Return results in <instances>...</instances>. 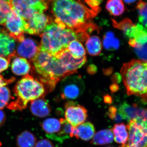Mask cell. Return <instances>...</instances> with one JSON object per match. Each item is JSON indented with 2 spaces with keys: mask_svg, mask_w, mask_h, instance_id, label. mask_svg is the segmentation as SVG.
<instances>
[{
  "mask_svg": "<svg viewBox=\"0 0 147 147\" xmlns=\"http://www.w3.org/2000/svg\"><path fill=\"white\" fill-rule=\"evenodd\" d=\"M54 22L63 28L73 30L90 36L98 30L97 26L91 22L101 9H92L84 5L80 0H50Z\"/></svg>",
  "mask_w": 147,
  "mask_h": 147,
  "instance_id": "1",
  "label": "cell"
},
{
  "mask_svg": "<svg viewBox=\"0 0 147 147\" xmlns=\"http://www.w3.org/2000/svg\"><path fill=\"white\" fill-rule=\"evenodd\" d=\"M32 72L45 87L47 92H52L57 84L66 76L72 75L54 55L40 50L30 61Z\"/></svg>",
  "mask_w": 147,
  "mask_h": 147,
  "instance_id": "2",
  "label": "cell"
},
{
  "mask_svg": "<svg viewBox=\"0 0 147 147\" xmlns=\"http://www.w3.org/2000/svg\"><path fill=\"white\" fill-rule=\"evenodd\" d=\"M121 75L127 92L147 100V61L133 59L124 64Z\"/></svg>",
  "mask_w": 147,
  "mask_h": 147,
  "instance_id": "3",
  "label": "cell"
},
{
  "mask_svg": "<svg viewBox=\"0 0 147 147\" xmlns=\"http://www.w3.org/2000/svg\"><path fill=\"white\" fill-rule=\"evenodd\" d=\"M40 36L41 41L39 50L54 56L67 49L71 41L77 39L76 31L71 29L63 28L52 19Z\"/></svg>",
  "mask_w": 147,
  "mask_h": 147,
  "instance_id": "4",
  "label": "cell"
},
{
  "mask_svg": "<svg viewBox=\"0 0 147 147\" xmlns=\"http://www.w3.org/2000/svg\"><path fill=\"white\" fill-rule=\"evenodd\" d=\"M13 91L16 99L11 102L7 108L11 110H19L26 108L30 101L43 98L47 92L41 82L29 74L16 83Z\"/></svg>",
  "mask_w": 147,
  "mask_h": 147,
  "instance_id": "5",
  "label": "cell"
},
{
  "mask_svg": "<svg viewBox=\"0 0 147 147\" xmlns=\"http://www.w3.org/2000/svg\"><path fill=\"white\" fill-rule=\"evenodd\" d=\"M128 137L119 147H147V120L138 118L131 120L127 126Z\"/></svg>",
  "mask_w": 147,
  "mask_h": 147,
  "instance_id": "6",
  "label": "cell"
},
{
  "mask_svg": "<svg viewBox=\"0 0 147 147\" xmlns=\"http://www.w3.org/2000/svg\"><path fill=\"white\" fill-rule=\"evenodd\" d=\"M50 3V0H11V8L25 20L37 13L45 12Z\"/></svg>",
  "mask_w": 147,
  "mask_h": 147,
  "instance_id": "7",
  "label": "cell"
},
{
  "mask_svg": "<svg viewBox=\"0 0 147 147\" xmlns=\"http://www.w3.org/2000/svg\"><path fill=\"white\" fill-rule=\"evenodd\" d=\"M26 21L11 8L7 16L4 30L14 40L21 42L25 39Z\"/></svg>",
  "mask_w": 147,
  "mask_h": 147,
  "instance_id": "8",
  "label": "cell"
},
{
  "mask_svg": "<svg viewBox=\"0 0 147 147\" xmlns=\"http://www.w3.org/2000/svg\"><path fill=\"white\" fill-rule=\"evenodd\" d=\"M85 88V84L80 75L66 76L61 83V96L63 99H76L82 95Z\"/></svg>",
  "mask_w": 147,
  "mask_h": 147,
  "instance_id": "9",
  "label": "cell"
},
{
  "mask_svg": "<svg viewBox=\"0 0 147 147\" xmlns=\"http://www.w3.org/2000/svg\"><path fill=\"white\" fill-rule=\"evenodd\" d=\"M65 120L73 127L84 123L88 117V111L82 105L73 101L67 102L65 105Z\"/></svg>",
  "mask_w": 147,
  "mask_h": 147,
  "instance_id": "10",
  "label": "cell"
},
{
  "mask_svg": "<svg viewBox=\"0 0 147 147\" xmlns=\"http://www.w3.org/2000/svg\"><path fill=\"white\" fill-rule=\"evenodd\" d=\"M51 19L45 13H37L26 20L27 25L25 33L39 35L43 32Z\"/></svg>",
  "mask_w": 147,
  "mask_h": 147,
  "instance_id": "11",
  "label": "cell"
},
{
  "mask_svg": "<svg viewBox=\"0 0 147 147\" xmlns=\"http://www.w3.org/2000/svg\"><path fill=\"white\" fill-rule=\"evenodd\" d=\"M62 65L72 74L77 72V69L82 67L86 62V56L79 58L74 57L67 48L55 56Z\"/></svg>",
  "mask_w": 147,
  "mask_h": 147,
  "instance_id": "12",
  "label": "cell"
},
{
  "mask_svg": "<svg viewBox=\"0 0 147 147\" xmlns=\"http://www.w3.org/2000/svg\"><path fill=\"white\" fill-rule=\"evenodd\" d=\"M39 51V45L34 40L27 38L20 42L16 51V55L22 57L32 60Z\"/></svg>",
  "mask_w": 147,
  "mask_h": 147,
  "instance_id": "13",
  "label": "cell"
},
{
  "mask_svg": "<svg viewBox=\"0 0 147 147\" xmlns=\"http://www.w3.org/2000/svg\"><path fill=\"white\" fill-rule=\"evenodd\" d=\"M118 111L123 119L129 122L138 118L147 120V110L139 109L135 105H130L126 102H124L120 105Z\"/></svg>",
  "mask_w": 147,
  "mask_h": 147,
  "instance_id": "14",
  "label": "cell"
},
{
  "mask_svg": "<svg viewBox=\"0 0 147 147\" xmlns=\"http://www.w3.org/2000/svg\"><path fill=\"white\" fill-rule=\"evenodd\" d=\"M16 53L14 40L4 30L0 31V56L7 57Z\"/></svg>",
  "mask_w": 147,
  "mask_h": 147,
  "instance_id": "15",
  "label": "cell"
},
{
  "mask_svg": "<svg viewBox=\"0 0 147 147\" xmlns=\"http://www.w3.org/2000/svg\"><path fill=\"white\" fill-rule=\"evenodd\" d=\"M30 110L34 115L39 118L47 117L51 113L50 105L43 98H40L32 101Z\"/></svg>",
  "mask_w": 147,
  "mask_h": 147,
  "instance_id": "16",
  "label": "cell"
},
{
  "mask_svg": "<svg viewBox=\"0 0 147 147\" xmlns=\"http://www.w3.org/2000/svg\"><path fill=\"white\" fill-rule=\"evenodd\" d=\"M95 131L94 127L91 123L84 122L74 127L73 137L77 139H80L84 141H88L93 137Z\"/></svg>",
  "mask_w": 147,
  "mask_h": 147,
  "instance_id": "17",
  "label": "cell"
},
{
  "mask_svg": "<svg viewBox=\"0 0 147 147\" xmlns=\"http://www.w3.org/2000/svg\"><path fill=\"white\" fill-rule=\"evenodd\" d=\"M41 125L42 129L46 133V136L53 140H54L61 129V124L60 121L53 118L45 120Z\"/></svg>",
  "mask_w": 147,
  "mask_h": 147,
  "instance_id": "18",
  "label": "cell"
},
{
  "mask_svg": "<svg viewBox=\"0 0 147 147\" xmlns=\"http://www.w3.org/2000/svg\"><path fill=\"white\" fill-rule=\"evenodd\" d=\"M11 68L14 74L21 76L27 75L30 70L31 66L25 58L17 57L13 60Z\"/></svg>",
  "mask_w": 147,
  "mask_h": 147,
  "instance_id": "19",
  "label": "cell"
},
{
  "mask_svg": "<svg viewBox=\"0 0 147 147\" xmlns=\"http://www.w3.org/2000/svg\"><path fill=\"white\" fill-rule=\"evenodd\" d=\"M114 135L111 129H105L97 132L93 137L91 144L95 145H103L113 142Z\"/></svg>",
  "mask_w": 147,
  "mask_h": 147,
  "instance_id": "20",
  "label": "cell"
},
{
  "mask_svg": "<svg viewBox=\"0 0 147 147\" xmlns=\"http://www.w3.org/2000/svg\"><path fill=\"white\" fill-rule=\"evenodd\" d=\"M86 47L87 53L92 56H98L102 50V44L99 37L93 35L86 40Z\"/></svg>",
  "mask_w": 147,
  "mask_h": 147,
  "instance_id": "21",
  "label": "cell"
},
{
  "mask_svg": "<svg viewBox=\"0 0 147 147\" xmlns=\"http://www.w3.org/2000/svg\"><path fill=\"white\" fill-rule=\"evenodd\" d=\"M59 121L61 124V129L54 140L62 142L66 139L73 137V133L74 127L65 119H60Z\"/></svg>",
  "mask_w": 147,
  "mask_h": 147,
  "instance_id": "22",
  "label": "cell"
},
{
  "mask_svg": "<svg viewBox=\"0 0 147 147\" xmlns=\"http://www.w3.org/2000/svg\"><path fill=\"white\" fill-rule=\"evenodd\" d=\"M112 131L116 143L122 145L126 143L128 139V132L127 127L124 124L122 123L115 125Z\"/></svg>",
  "mask_w": 147,
  "mask_h": 147,
  "instance_id": "23",
  "label": "cell"
},
{
  "mask_svg": "<svg viewBox=\"0 0 147 147\" xmlns=\"http://www.w3.org/2000/svg\"><path fill=\"white\" fill-rule=\"evenodd\" d=\"M36 143V137L28 131L21 132L16 139V144L18 147H34Z\"/></svg>",
  "mask_w": 147,
  "mask_h": 147,
  "instance_id": "24",
  "label": "cell"
},
{
  "mask_svg": "<svg viewBox=\"0 0 147 147\" xmlns=\"http://www.w3.org/2000/svg\"><path fill=\"white\" fill-rule=\"evenodd\" d=\"M106 8L110 14L115 16L122 15L125 10L122 0H108Z\"/></svg>",
  "mask_w": 147,
  "mask_h": 147,
  "instance_id": "25",
  "label": "cell"
},
{
  "mask_svg": "<svg viewBox=\"0 0 147 147\" xmlns=\"http://www.w3.org/2000/svg\"><path fill=\"white\" fill-rule=\"evenodd\" d=\"M103 45L106 50L115 51L118 50L119 47V40L113 32H108L103 36Z\"/></svg>",
  "mask_w": 147,
  "mask_h": 147,
  "instance_id": "26",
  "label": "cell"
},
{
  "mask_svg": "<svg viewBox=\"0 0 147 147\" xmlns=\"http://www.w3.org/2000/svg\"><path fill=\"white\" fill-rule=\"evenodd\" d=\"M67 49L75 58H79L86 56L85 48L81 42L77 40H74L69 42Z\"/></svg>",
  "mask_w": 147,
  "mask_h": 147,
  "instance_id": "27",
  "label": "cell"
},
{
  "mask_svg": "<svg viewBox=\"0 0 147 147\" xmlns=\"http://www.w3.org/2000/svg\"><path fill=\"white\" fill-rule=\"evenodd\" d=\"M137 9L139 14V24L147 29V2L139 0Z\"/></svg>",
  "mask_w": 147,
  "mask_h": 147,
  "instance_id": "28",
  "label": "cell"
},
{
  "mask_svg": "<svg viewBox=\"0 0 147 147\" xmlns=\"http://www.w3.org/2000/svg\"><path fill=\"white\" fill-rule=\"evenodd\" d=\"M113 25L115 28L119 29L123 31L124 33L127 37L129 38L131 28L134 26L130 19L125 18L118 23L113 19Z\"/></svg>",
  "mask_w": 147,
  "mask_h": 147,
  "instance_id": "29",
  "label": "cell"
},
{
  "mask_svg": "<svg viewBox=\"0 0 147 147\" xmlns=\"http://www.w3.org/2000/svg\"><path fill=\"white\" fill-rule=\"evenodd\" d=\"M11 9V0H0V25H3Z\"/></svg>",
  "mask_w": 147,
  "mask_h": 147,
  "instance_id": "30",
  "label": "cell"
},
{
  "mask_svg": "<svg viewBox=\"0 0 147 147\" xmlns=\"http://www.w3.org/2000/svg\"><path fill=\"white\" fill-rule=\"evenodd\" d=\"M11 98L10 90L5 86L0 87V109H3L8 105Z\"/></svg>",
  "mask_w": 147,
  "mask_h": 147,
  "instance_id": "31",
  "label": "cell"
},
{
  "mask_svg": "<svg viewBox=\"0 0 147 147\" xmlns=\"http://www.w3.org/2000/svg\"><path fill=\"white\" fill-rule=\"evenodd\" d=\"M134 48L138 57L142 60L147 61V42L143 45L136 44Z\"/></svg>",
  "mask_w": 147,
  "mask_h": 147,
  "instance_id": "32",
  "label": "cell"
},
{
  "mask_svg": "<svg viewBox=\"0 0 147 147\" xmlns=\"http://www.w3.org/2000/svg\"><path fill=\"white\" fill-rule=\"evenodd\" d=\"M16 53L9 55L7 57L0 56V73L8 68L11 59L16 57Z\"/></svg>",
  "mask_w": 147,
  "mask_h": 147,
  "instance_id": "33",
  "label": "cell"
},
{
  "mask_svg": "<svg viewBox=\"0 0 147 147\" xmlns=\"http://www.w3.org/2000/svg\"><path fill=\"white\" fill-rule=\"evenodd\" d=\"M108 114L109 117L116 122H120L123 120L118 110L115 106H112L109 108Z\"/></svg>",
  "mask_w": 147,
  "mask_h": 147,
  "instance_id": "34",
  "label": "cell"
},
{
  "mask_svg": "<svg viewBox=\"0 0 147 147\" xmlns=\"http://www.w3.org/2000/svg\"><path fill=\"white\" fill-rule=\"evenodd\" d=\"M102 0H85V2L92 9H96L100 8L99 5Z\"/></svg>",
  "mask_w": 147,
  "mask_h": 147,
  "instance_id": "35",
  "label": "cell"
},
{
  "mask_svg": "<svg viewBox=\"0 0 147 147\" xmlns=\"http://www.w3.org/2000/svg\"><path fill=\"white\" fill-rule=\"evenodd\" d=\"M35 147H54L52 142L47 139H42L36 142Z\"/></svg>",
  "mask_w": 147,
  "mask_h": 147,
  "instance_id": "36",
  "label": "cell"
},
{
  "mask_svg": "<svg viewBox=\"0 0 147 147\" xmlns=\"http://www.w3.org/2000/svg\"><path fill=\"white\" fill-rule=\"evenodd\" d=\"M15 80V78L14 77H12L10 79H5L2 75H0V87L10 84Z\"/></svg>",
  "mask_w": 147,
  "mask_h": 147,
  "instance_id": "37",
  "label": "cell"
},
{
  "mask_svg": "<svg viewBox=\"0 0 147 147\" xmlns=\"http://www.w3.org/2000/svg\"><path fill=\"white\" fill-rule=\"evenodd\" d=\"M6 117L4 112L0 109V127L4 124L5 123Z\"/></svg>",
  "mask_w": 147,
  "mask_h": 147,
  "instance_id": "38",
  "label": "cell"
},
{
  "mask_svg": "<svg viewBox=\"0 0 147 147\" xmlns=\"http://www.w3.org/2000/svg\"><path fill=\"white\" fill-rule=\"evenodd\" d=\"M87 71L90 74H94L97 71V67L94 65H91L88 67Z\"/></svg>",
  "mask_w": 147,
  "mask_h": 147,
  "instance_id": "39",
  "label": "cell"
},
{
  "mask_svg": "<svg viewBox=\"0 0 147 147\" xmlns=\"http://www.w3.org/2000/svg\"><path fill=\"white\" fill-rule=\"evenodd\" d=\"M121 76L119 74L116 73L114 74L112 77V80L113 82L115 83H118L120 82L121 80Z\"/></svg>",
  "mask_w": 147,
  "mask_h": 147,
  "instance_id": "40",
  "label": "cell"
},
{
  "mask_svg": "<svg viewBox=\"0 0 147 147\" xmlns=\"http://www.w3.org/2000/svg\"><path fill=\"white\" fill-rule=\"evenodd\" d=\"M110 90L112 92H115L119 90V86L117 84H114L111 85L110 87Z\"/></svg>",
  "mask_w": 147,
  "mask_h": 147,
  "instance_id": "41",
  "label": "cell"
},
{
  "mask_svg": "<svg viewBox=\"0 0 147 147\" xmlns=\"http://www.w3.org/2000/svg\"><path fill=\"white\" fill-rule=\"evenodd\" d=\"M104 101L107 103H111L112 102V98L109 95H105L104 97Z\"/></svg>",
  "mask_w": 147,
  "mask_h": 147,
  "instance_id": "42",
  "label": "cell"
},
{
  "mask_svg": "<svg viewBox=\"0 0 147 147\" xmlns=\"http://www.w3.org/2000/svg\"><path fill=\"white\" fill-rule=\"evenodd\" d=\"M137 0H124L125 3L127 4L133 3L135 2H136Z\"/></svg>",
  "mask_w": 147,
  "mask_h": 147,
  "instance_id": "43",
  "label": "cell"
},
{
  "mask_svg": "<svg viewBox=\"0 0 147 147\" xmlns=\"http://www.w3.org/2000/svg\"><path fill=\"white\" fill-rule=\"evenodd\" d=\"M107 147H114L112 146H108Z\"/></svg>",
  "mask_w": 147,
  "mask_h": 147,
  "instance_id": "44",
  "label": "cell"
}]
</instances>
